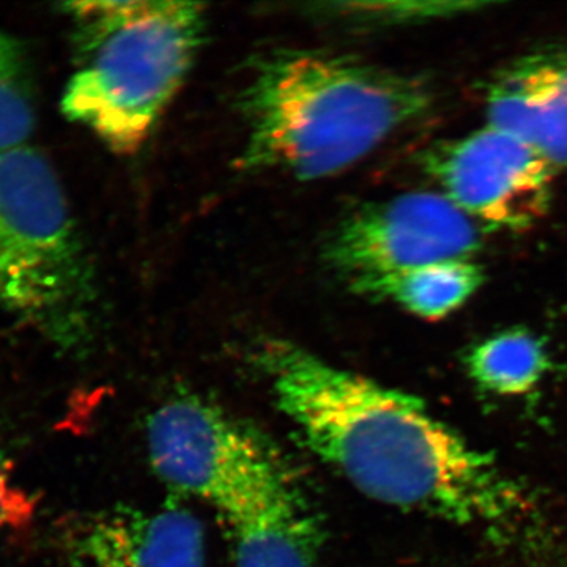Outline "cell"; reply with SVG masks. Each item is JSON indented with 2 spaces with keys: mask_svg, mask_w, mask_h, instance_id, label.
<instances>
[{
  "mask_svg": "<svg viewBox=\"0 0 567 567\" xmlns=\"http://www.w3.org/2000/svg\"><path fill=\"white\" fill-rule=\"evenodd\" d=\"M257 365L306 446L383 505L465 527L513 528L525 492L415 395L331 364L282 339L264 341Z\"/></svg>",
  "mask_w": 567,
  "mask_h": 567,
  "instance_id": "1",
  "label": "cell"
},
{
  "mask_svg": "<svg viewBox=\"0 0 567 567\" xmlns=\"http://www.w3.org/2000/svg\"><path fill=\"white\" fill-rule=\"evenodd\" d=\"M434 103L427 82L357 55L276 48L249 62L237 164L319 181L349 169Z\"/></svg>",
  "mask_w": 567,
  "mask_h": 567,
  "instance_id": "2",
  "label": "cell"
},
{
  "mask_svg": "<svg viewBox=\"0 0 567 567\" xmlns=\"http://www.w3.org/2000/svg\"><path fill=\"white\" fill-rule=\"evenodd\" d=\"M65 9L76 28V62L63 115L112 152L132 155L188 80L207 32L205 6L126 0Z\"/></svg>",
  "mask_w": 567,
  "mask_h": 567,
  "instance_id": "3",
  "label": "cell"
},
{
  "mask_svg": "<svg viewBox=\"0 0 567 567\" xmlns=\"http://www.w3.org/2000/svg\"><path fill=\"white\" fill-rule=\"evenodd\" d=\"M96 278L54 167L31 145L0 153V311L63 352L96 328Z\"/></svg>",
  "mask_w": 567,
  "mask_h": 567,
  "instance_id": "4",
  "label": "cell"
},
{
  "mask_svg": "<svg viewBox=\"0 0 567 567\" xmlns=\"http://www.w3.org/2000/svg\"><path fill=\"white\" fill-rule=\"evenodd\" d=\"M153 472L224 518L279 486L289 470L262 434L203 399H174L147 423Z\"/></svg>",
  "mask_w": 567,
  "mask_h": 567,
  "instance_id": "5",
  "label": "cell"
},
{
  "mask_svg": "<svg viewBox=\"0 0 567 567\" xmlns=\"http://www.w3.org/2000/svg\"><path fill=\"white\" fill-rule=\"evenodd\" d=\"M476 223L439 193H406L358 205L324 240V265L365 298L394 276L480 249Z\"/></svg>",
  "mask_w": 567,
  "mask_h": 567,
  "instance_id": "6",
  "label": "cell"
},
{
  "mask_svg": "<svg viewBox=\"0 0 567 567\" xmlns=\"http://www.w3.org/2000/svg\"><path fill=\"white\" fill-rule=\"evenodd\" d=\"M424 167L473 221L520 233L551 203V169L527 142L486 126L425 153Z\"/></svg>",
  "mask_w": 567,
  "mask_h": 567,
  "instance_id": "7",
  "label": "cell"
},
{
  "mask_svg": "<svg viewBox=\"0 0 567 567\" xmlns=\"http://www.w3.org/2000/svg\"><path fill=\"white\" fill-rule=\"evenodd\" d=\"M70 546L91 567H204L199 518L181 506L136 509L118 506L80 518Z\"/></svg>",
  "mask_w": 567,
  "mask_h": 567,
  "instance_id": "8",
  "label": "cell"
},
{
  "mask_svg": "<svg viewBox=\"0 0 567 567\" xmlns=\"http://www.w3.org/2000/svg\"><path fill=\"white\" fill-rule=\"evenodd\" d=\"M488 126L567 166V52L539 51L505 66L487 93Z\"/></svg>",
  "mask_w": 567,
  "mask_h": 567,
  "instance_id": "9",
  "label": "cell"
},
{
  "mask_svg": "<svg viewBox=\"0 0 567 567\" xmlns=\"http://www.w3.org/2000/svg\"><path fill=\"white\" fill-rule=\"evenodd\" d=\"M226 522L237 567H320L319 520L292 476Z\"/></svg>",
  "mask_w": 567,
  "mask_h": 567,
  "instance_id": "10",
  "label": "cell"
},
{
  "mask_svg": "<svg viewBox=\"0 0 567 567\" xmlns=\"http://www.w3.org/2000/svg\"><path fill=\"white\" fill-rule=\"evenodd\" d=\"M484 279L483 267L470 259L442 260L394 276L372 300L391 301L410 315L440 320L465 305Z\"/></svg>",
  "mask_w": 567,
  "mask_h": 567,
  "instance_id": "11",
  "label": "cell"
},
{
  "mask_svg": "<svg viewBox=\"0 0 567 567\" xmlns=\"http://www.w3.org/2000/svg\"><path fill=\"white\" fill-rule=\"evenodd\" d=\"M546 346L525 330H507L473 347L466 368L473 380L498 395L527 394L548 371Z\"/></svg>",
  "mask_w": 567,
  "mask_h": 567,
  "instance_id": "12",
  "label": "cell"
},
{
  "mask_svg": "<svg viewBox=\"0 0 567 567\" xmlns=\"http://www.w3.org/2000/svg\"><path fill=\"white\" fill-rule=\"evenodd\" d=\"M35 128V100L24 51L0 29V153L29 145Z\"/></svg>",
  "mask_w": 567,
  "mask_h": 567,
  "instance_id": "13",
  "label": "cell"
},
{
  "mask_svg": "<svg viewBox=\"0 0 567 567\" xmlns=\"http://www.w3.org/2000/svg\"><path fill=\"white\" fill-rule=\"evenodd\" d=\"M35 513V503L17 483L10 462L0 454V537L28 524Z\"/></svg>",
  "mask_w": 567,
  "mask_h": 567,
  "instance_id": "14",
  "label": "cell"
}]
</instances>
